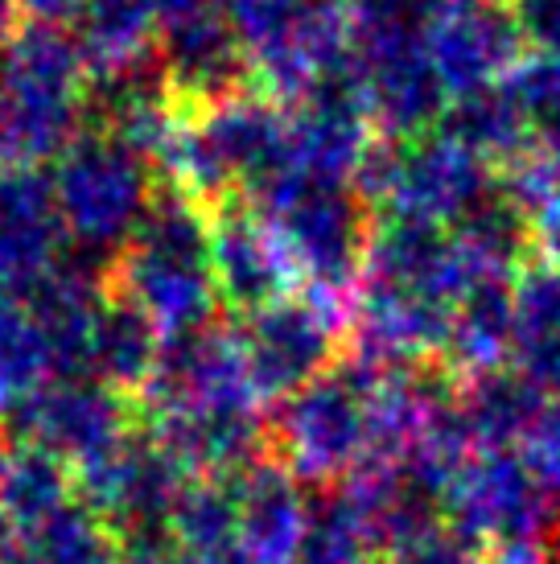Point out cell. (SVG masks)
<instances>
[{"mask_svg":"<svg viewBox=\"0 0 560 564\" xmlns=\"http://www.w3.org/2000/svg\"><path fill=\"white\" fill-rule=\"evenodd\" d=\"M503 198L524 219L528 248L540 256V268L560 272V158L528 153L507 165Z\"/></svg>","mask_w":560,"mask_h":564,"instance_id":"26","label":"cell"},{"mask_svg":"<svg viewBox=\"0 0 560 564\" xmlns=\"http://www.w3.org/2000/svg\"><path fill=\"white\" fill-rule=\"evenodd\" d=\"M190 564H251L248 552L239 549V544H227V549H215L206 552V556H186Z\"/></svg>","mask_w":560,"mask_h":564,"instance_id":"40","label":"cell"},{"mask_svg":"<svg viewBox=\"0 0 560 564\" xmlns=\"http://www.w3.org/2000/svg\"><path fill=\"white\" fill-rule=\"evenodd\" d=\"M358 194L379 223L453 231L498 198L495 165L450 137L445 128L375 149L358 177Z\"/></svg>","mask_w":560,"mask_h":564,"instance_id":"8","label":"cell"},{"mask_svg":"<svg viewBox=\"0 0 560 564\" xmlns=\"http://www.w3.org/2000/svg\"><path fill=\"white\" fill-rule=\"evenodd\" d=\"M355 95L375 132H388L391 141L433 132L450 111V95L424 54L417 25L355 21Z\"/></svg>","mask_w":560,"mask_h":564,"instance_id":"11","label":"cell"},{"mask_svg":"<svg viewBox=\"0 0 560 564\" xmlns=\"http://www.w3.org/2000/svg\"><path fill=\"white\" fill-rule=\"evenodd\" d=\"M4 564H33V561H30V552H25V549H17Z\"/></svg>","mask_w":560,"mask_h":564,"instance_id":"44","label":"cell"},{"mask_svg":"<svg viewBox=\"0 0 560 564\" xmlns=\"http://www.w3.org/2000/svg\"><path fill=\"white\" fill-rule=\"evenodd\" d=\"M511 289L507 284H474L466 297L457 301L445 338V355L453 376L466 383L486 376H498L511 362Z\"/></svg>","mask_w":560,"mask_h":564,"instance_id":"22","label":"cell"},{"mask_svg":"<svg viewBox=\"0 0 560 564\" xmlns=\"http://www.w3.org/2000/svg\"><path fill=\"white\" fill-rule=\"evenodd\" d=\"M211 272L218 305L248 317L293 293V268L248 203L211 210Z\"/></svg>","mask_w":560,"mask_h":564,"instance_id":"17","label":"cell"},{"mask_svg":"<svg viewBox=\"0 0 560 564\" xmlns=\"http://www.w3.org/2000/svg\"><path fill=\"white\" fill-rule=\"evenodd\" d=\"M384 564H486V552L478 540H470L441 511H433L391 540Z\"/></svg>","mask_w":560,"mask_h":564,"instance_id":"32","label":"cell"},{"mask_svg":"<svg viewBox=\"0 0 560 564\" xmlns=\"http://www.w3.org/2000/svg\"><path fill=\"white\" fill-rule=\"evenodd\" d=\"M17 549H21V540H17V528L9 523V519H4V511H0V564L9 561Z\"/></svg>","mask_w":560,"mask_h":564,"instance_id":"42","label":"cell"},{"mask_svg":"<svg viewBox=\"0 0 560 564\" xmlns=\"http://www.w3.org/2000/svg\"><path fill=\"white\" fill-rule=\"evenodd\" d=\"M33 564H125V549L83 499L66 502L30 535H21Z\"/></svg>","mask_w":560,"mask_h":564,"instance_id":"28","label":"cell"},{"mask_svg":"<svg viewBox=\"0 0 560 564\" xmlns=\"http://www.w3.org/2000/svg\"><path fill=\"white\" fill-rule=\"evenodd\" d=\"M235 544L248 552L251 564H297L310 540L313 502L289 470L277 462H256L244 474H235Z\"/></svg>","mask_w":560,"mask_h":564,"instance_id":"19","label":"cell"},{"mask_svg":"<svg viewBox=\"0 0 560 564\" xmlns=\"http://www.w3.org/2000/svg\"><path fill=\"white\" fill-rule=\"evenodd\" d=\"M420 42L450 104L503 87L528 58V37L515 0H437Z\"/></svg>","mask_w":560,"mask_h":564,"instance_id":"13","label":"cell"},{"mask_svg":"<svg viewBox=\"0 0 560 564\" xmlns=\"http://www.w3.org/2000/svg\"><path fill=\"white\" fill-rule=\"evenodd\" d=\"M486 564H552V549L545 540H507V544H491Z\"/></svg>","mask_w":560,"mask_h":564,"instance_id":"36","label":"cell"},{"mask_svg":"<svg viewBox=\"0 0 560 564\" xmlns=\"http://www.w3.org/2000/svg\"><path fill=\"white\" fill-rule=\"evenodd\" d=\"M511 95L515 111L528 132V153L560 158V70L545 58L528 54L511 70V79L503 83ZM524 153V158H528Z\"/></svg>","mask_w":560,"mask_h":564,"instance_id":"31","label":"cell"},{"mask_svg":"<svg viewBox=\"0 0 560 564\" xmlns=\"http://www.w3.org/2000/svg\"><path fill=\"white\" fill-rule=\"evenodd\" d=\"M104 284L111 297L128 301L149 317L165 343L215 326L218 293L211 272V210L173 189L157 194L149 219L111 260Z\"/></svg>","mask_w":560,"mask_h":564,"instance_id":"3","label":"cell"},{"mask_svg":"<svg viewBox=\"0 0 560 564\" xmlns=\"http://www.w3.org/2000/svg\"><path fill=\"white\" fill-rule=\"evenodd\" d=\"M157 13V33L173 25V21H186V17L211 13V9H227L223 0H149Z\"/></svg>","mask_w":560,"mask_h":564,"instance_id":"37","label":"cell"},{"mask_svg":"<svg viewBox=\"0 0 560 564\" xmlns=\"http://www.w3.org/2000/svg\"><path fill=\"white\" fill-rule=\"evenodd\" d=\"M132 404L91 376H54L9 416L13 445H33L58 457L71 474L91 470L132 437Z\"/></svg>","mask_w":560,"mask_h":564,"instance_id":"15","label":"cell"},{"mask_svg":"<svg viewBox=\"0 0 560 564\" xmlns=\"http://www.w3.org/2000/svg\"><path fill=\"white\" fill-rule=\"evenodd\" d=\"M125 564H190L173 540L161 544H140V549H125Z\"/></svg>","mask_w":560,"mask_h":564,"instance_id":"38","label":"cell"},{"mask_svg":"<svg viewBox=\"0 0 560 564\" xmlns=\"http://www.w3.org/2000/svg\"><path fill=\"white\" fill-rule=\"evenodd\" d=\"M511 362L540 392L560 395V272L528 268L511 289Z\"/></svg>","mask_w":560,"mask_h":564,"instance_id":"21","label":"cell"},{"mask_svg":"<svg viewBox=\"0 0 560 564\" xmlns=\"http://www.w3.org/2000/svg\"><path fill=\"white\" fill-rule=\"evenodd\" d=\"M545 395L548 392L528 383L519 371H498L466 383L457 392V404H462V421L474 449H515Z\"/></svg>","mask_w":560,"mask_h":564,"instance_id":"24","label":"cell"},{"mask_svg":"<svg viewBox=\"0 0 560 564\" xmlns=\"http://www.w3.org/2000/svg\"><path fill=\"white\" fill-rule=\"evenodd\" d=\"M351 17L363 25H424L437 0H346Z\"/></svg>","mask_w":560,"mask_h":564,"instance_id":"35","label":"cell"},{"mask_svg":"<svg viewBox=\"0 0 560 564\" xmlns=\"http://www.w3.org/2000/svg\"><path fill=\"white\" fill-rule=\"evenodd\" d=\"M379 371L371 362H334L326 376L280 400L268 424L277 466L297 482L338 486L375 462V392Z\"/></svg>","mask_w":560,"mask_h":564,"instance_id":"7","label":"cell"},{"mask_svg":"<svg viewBox=\"0 0 560 564\" xmlns=\"http://www.w3.org/2000/svg\"><path fill=\"white\" fill-rule=\"evenodd\" d=\"M519 21L531 54L560 70V0H519Z\"/></svg>","mask_w":560,"mask_h":564,"instance_id":"34","label":"cell"},{"mask_svg":"<svg viewBox=\"0 0 560 564\" xmlns=\"http://www.w3.org/2000/svg\"><path fill=\"white\" fill-rule=\"evenodd\" d=\"M552 564H560V540L552 544Z\"/></svg>","mask_w":560,"mask_h":564,"instance_id":"45","label":"cell"},{"mask_svg":"<svg viewBox=\"0 0 560 564\" xmlns=\"http://www.w3.org/2000/svg\"><path fill=\"white\" fill-rule=\"evenodd\" d=\"M351 326V297L293 289L289 297L244 317L239 350L260 400H289L334 367Z\"/></svg>","mask_w":560,"mask_h":564,"instance_id":"10","label":"cell"},{"mask_svg":"<svg viewBox=\"0 0 560 564\" xmlns=\"http://www.w3.org/2000/svg\"><path fill=\"white\" fill-rule=\"evenodd\" d=\"M235 523H239L235 478H190L173 507L170 535L182 556H206L235 544Z\"/></svg>","mask_w":560,"mask_h":564,"instance_id":"30","label":"cell"},{"mask_svg":"<svg viewBox=\"0 0 560 564\" xmlns=\"http://www.w3.org/2000/svg\"><path fill=\"white\" fill-rule=\"evenodd\" d=\"M248 206L260 215L277 248L293 268V281L313 293L351 297L367 256V203L351 182H322L305 173H284L268 182Z\"/></svg>","mask_w":560,"mask_h":564,"instance_id":"9","label":"cell"},{"mask_svg":"<svg viewBox=\"0 0 560 564\" xmlns=\"http://www.w3.org/2000/svg\"><path fill=\"white\" fill-rule=\"evenodd\" d=\"M157 66L186 108L211 104L248 83V63L227 9H211L165 25L157 33Z\"/></svg>","mask_w":560,"mask_h":564,"instance_id":"18","label":"cell"},{"mask_svg":"<svg viewBox=\"0 0 560 564\" xmlns=\"http://www.w3.org/2000/svg\"><path fill=\"white\" fill-rule=\"evenodd\" d=\"M137 404L190 478H235L260 462L268 441L265 400L248 376L239 334L206 326L161 346Z\"/></svg>","mask_w":560,"mask_h":564,"instance_id":"1","label":"cell"},{"mask_svg":"<svg viewBox=\"0 0 560 564\" xmlns=\"http://www.w3.org/2000/svg\"><path fill=\"white\" fill-rule=\"evenodd\" d=\"M66 264V231L42 170H0V301H25Z\"/></svg>","mask_w":560,"mask_h":564,"instance_id":"16","label":"cell"},{"mask_svg":"<svg viewBox=\"0 0 560 564\" xmlns=\"http://www.w3.org/2000/svg\"><path fill=\"white\" fill-rule=\"evenodd\" d=\"M186 482L190 474L153 433H132L116 454L75 474L78 499L116 532L120 549L173 540L170 519Z\"/></svg>","mask_w":560,"mask_h":564,"instance_id":"12","label":"cell"},{"mask_svg":"<svg viewBox=\"0 0 560 564\" xmlns=\"http://www.w3.org/2000/svg\"><path fill=\"white\" fill-rule=\"evenodd\" d=\"M470 281L450 231L379 223L351 289V359L405 371L445 355L450 322Z\"/></svg>","mask_w":560,"mask_h":564,"instance_id":"2","label":"cell"},{"mask_svg":"<svg viewBox=\"0 0 560 564\" xmlns=\"http://www.w3.org/2000/svg\"><path fill=\"white\" fill-rule=\"evenodd\" d=\"M524 466L536 474V482L560 502V395H545L536 416L528 421L524 437L515 445Z\"/></svg>","mask_w":560,"mask_h":564,"instance_id":"33","label":"cell"},{"mask_svg":"<svg viewBox=\"0 0 560 564\" xmlns=\"http://www.w3.org/2000/svg\"><path fill=\"white\" fill-rule=\"evenodd\" d=\"M54 371L50 346L25 305L0 301V412L13 416L33 392H42Z\"/></svg>","mask_w":560,"mask_h":564,"instance_id":"29","label":"cell"},{"mask_svg":"<svg viewBox=\"0 0 560 564\" xmlns=\"http://www.w3.org/2000/svg\"><path fill=\"white\" fill-rule=\"evenodd\" d=\"M441 128L491 165H515L528 153V132H524V120H519L507 87H491L483 95L450 104Z\"/></svg>","mask_w":560,"mask_h":564,"instance_id":"27","label":"cell"},{"mask_svg":"<svg viewBox=\"0 0 560 564\" xmlns=\"http://www.w3.org/2000/svg\"><path fill=\"white\" fill-rule=\"evenodd\" d=\"M9 457H13V437H9V429L0 424V490H4V474H9Z\"/></svg>","mask_w":560,"mask_h":564,"instance_id":"43","label":"cell"},{"mask_svg":"<svg viewBox=\"0 0 560 564\" xmlns=\"http://www.w3.org/2000/svg\"><path fill=\"white\" fill-rule=\"evenodd\" d=\"M161 346L165 338L153 329V322L140 310H132L128 301L108 293V305H104L91 338V355H87V376L116 388L120 395H137L153 376Z\"/></svg>","mask_w":560,"mask_h":564,"instance_id":"23","label":"cell"},{"mask_svg":"<svg viewBox=\"0 0 560 564\" xmlns=\"http://www.w3.org/2000/svg\"><path fill=\"white\" fill-rule=\"evenodd\" d=\"M78 499V486L71 466L46 449L33 445H13L9 457V474H4V490H0V511L17 528V540L30 535L37 523H46L54 511H63L66 502Z\"/></svg>","mask_w":560,"mask_h":564,"instance_id":"25","label":"cell"},{"mask_svg":"<svg viewBox=\"0 0 560 564\" xmlns=\"http://www.w3.org/2000/svg\"><path fill=\"white\" fill-rule=\"evenodd\" d=\"M231 25L248 79L277 104L355 91V21L346 0H235Z\"/></svg>","mask_w":560,"mask_h":564,"instance_id":"5","label":"cell"},{"mask_svg":"<svg viewBox=\"0 0 560 564\" xmlns=\"http://www.w3.org/2000/svg\"><path fill=\"white\" fill-rule=\"evenodd\" d=\"M17 17H21V4H17V0H0V46H4L17 33V25H21Z\"/></svg>","mask_w":560,"mask_h":564,"instance_id":"41","label":"cell"},{"mask_svg":"<svg viewBox=\"0 0 560 564\" xmlns=\"http://www.w3.org/2000/svg\"><path fill=\"white\" fill-rule=\"evenodd\" d=\"M71 25L91 79L128 75L157 58V13L149 0H78Z\"/></svg>","mask_w":560,"mask_h":564,"instance_id":"20","label":"cell"},{"mask_svg":"<svg viewBox=\"0 0 560 564\" xmlns=\"http://www.w3.org/2000/svg\"><path fill=\"white\" fill-rule=\"evenodd\" d=\"M21 4V13H30L33 21H50V25H58L63 17H71L78 9V0H17Z\"/></svg>","mask_w":560,"mask_h":564,"instance_id":"39","label":"cell"},{"mask_svg":"<svg viewBox=\"0 0 560 564\" xmlns=\"http://www.w3.org/2000/svg\"><path fill=\"white\" fill-rule=\"evenodd\" d=\"M91 75L75 37L50 21H25L0 46V170H37L87 124Z\"/></svg>","mask_w":560,"mask_h":564,"instance_id":"4","label":"cell"},{"mask_svg":"<svg viewBox=\"0 0 560 564\" xmlns=\"http://www.w3.org/2000/svg\"><path fill=\"white\" fill-rule=\"evenodd\" d=\"M157 170L111 141L99 128H83L75 141L54 158L50 189L66 231V248H75L78 264H99L108 276L111 260L132 243L140 223L157 203Z\"/></svg>","mask_w":560,"mask_h":564,"instance_id":"6","label":"cell"},{"mask_svg":"<svg viewBox=\"0 0 560 564\" xmlns=\"http://www.w3.org/2000/svg\"><path fill=\"white\" fill-rule=\"evenodd\" d=\"M437 511L478 544L545 540L560 523V502L515 449H474L445 482Z\"/></svg>","mask_w":560,"mask_h":564,"instance_id":"14","label":"cell"}]
</instances>
